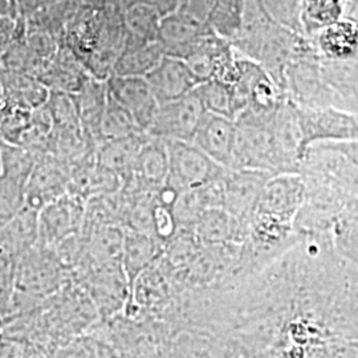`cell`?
I'll return each instance as SVG.
<instances>
[{"label":"cell","instance_id":"cell-3","mask_svg":"<svg viewBox=\"0 0 358 358\" xmlns=\"http://www.w3.org/2000/svg\"><path fill=\"white\" fill-rule=\"evenodd\" d=\"M90 294L101 320L125 312L130 299V282L121 263L83 266L71 275Z\"/></svg>","mask_w":358,"mask_h":358},{"label":"cell","instance_id":"cell-25","mask_svg":"<svg viewBox=\"0 0 358 358\" xmlns=\"http://www.w3.org/2000/svg\"><path fill=\"white\" fill-rule=\"evenodd\" d=\"M165 53L158 41L134 43L120 52L112 75L128 77H146L158 64Z\"/></svg>","mask_w":358,"mask_h":358},{"label":"cell","instance_id":"cell-4","mask_svg":"<svg viewBox=\"0 0 358 358\" xmlns=\"http://www.w3.org/2000/svg\"><path fill=\"white\" fill-rule=\"evenodd\" d=\"M71 280L50 247L36 244L16 260V289L44 301Z\"/></svg>","mask_w":358,"mask_h":358},{"label":"cell","instance_id":"cell-29","mask_svg":"<svg viewBox=\"0 0 358 358\" xmlns=\"http://www.w3.org/2000/svg\"><path fill=\"white\" fill-rule=\"evenodd\" d=\"M356 34L350 26H336L329 28L322 38L324 50L329 55L345 56L353 51L356 45Z\"/></svg>","mask_w":358,"mask_h":358},{"label":"cell","instance_id":"cell-6","mask_svg":"<svg viewBox=\"0 0 358 358\" xmlns=\"http://www.w3.org/2000/svg\"><path fill=\"white\" fill-rule=\"evenodd\" d=\"M206 113L201 100L192 90L180 99L159 103L148 133L162 140L192 142Z\"/></svg>","mask_w":358,"mask_h":358},{"label":"cell","instance_id":"cell-28","mask_svg":"<svg viewBox=\"0 0 358 358\" xmlns=\"http://www.w3.org/2000/svg\"><path fill=\"white\" fill-rule=\"evenodd\" d=\"M26 185L0 174V226L26 206Z\"/></svg>","mask_w":358,"mask_h":358},{"label":"cell","instance_id":"cell-30","mask_svg":"<svg viewBox=\"0 0 358 358\" xmlns=\"http://www.w3.org/2000/svg\"><path fill=\"white\" fill-rule=\"evenodd\" d=\"M50 358H97V344L88 334L76 337L48 353Z\"/></svg>","mask_w":358,"mask_h":358},{"label":"cell","instance_id":"cell-21","mask_svg":"<svg viewBox=\"0 0 358 358\" xmlns=\"http://www.w3.org/2000/svg\"><path fill=\"white\" fill-rule=\"evenodd\" d=\"M164 251L165 243H162L158 238L125 227L121 263L128 276L129 282L131 284L142 271L155 264L164 255Z\"/></svg>","mask_w":358,"mask_h":358},{"label":"cell","instance_id":"cell-17","mask_svg":"<svg viewBox=\"0 0 358 358\" xmlns=\"http://www.w3.org/2000/svg\"><path fill=\"white\" fill-rule=\"evenodd\" d=\"M169 279L159 260L142 271L130 284V299L125 309L127 316H133L140 310H154L162 307L170 296Z\"/></svg>","mask_w":358,"mask_h":358},{"label":"cell","instance_id":"cell-33","mask_svg":"<svg viewBox=\"0 0 358 358\" xmlns=\"http://www.w3.org/2000/svg\"><path fill=\"white\" fill-rule=\"evenodd\" d=\"M32 358H50V356H48L45 352H43V350H40V349H36Z\"/></svg>","mask_w":358,"mask_h":358},{"label":"cell","instance_id":"cell-18","mask_svg":"<svg viewBox=\"0 0 358 358\" xmlns=\"http://www.w3.org/2000/svg\"><path fill=\"white\" fill-rule=\"evenodd\" d=\"M198 242L213 244H242L248 236V224L234 217L223 207L207 210L194 227Z\"/></svg>","mask_w":358,"mask_h":358},{"label":"cell","instance_id":"cell-9","mask_svg":"<svg viewBox=\"0 0 358 358\" xmlns=\"http://www.w3.org/2000/svg\"><path fill=\"white\" fill-rule=\"evenodd\" d=\"M271 177L268 173L254 169H227L223 177V208L248 224L260 192Z\"/></svg>","mask_w":358,"mask_h":358},{"label":"cell","instance_id":"cell-5","mask_svg":"<svg viewBox=\"0 0 358 358\" xmlns=\"http://www.w3.org/2000/svg\"><path fill=\"white\" fill-rule=\"evenodd\" d=\"M166 141L169 176L166 183L182 192L224 177L227 169L219 165L192 142Z\"/></svg>","mask_w":358,"mask_h":358},{"label":"cell","instance_id":"cell-1","mask_svg":"<svg viewBox=\"0 0 358 358\" xmlns=\"http://www.w3.org/2000/svg\"><path fill=\"white\" fill-rule=\"evenodd\" d=\"M304 192L299 173L278 174L267 180L248 222V238L255 248L266 252L288 239Z\"/></svg>","mask_w":358,"mask_h":358},{"label":"cell","instance_id":"cell-15","mask_svg":"<svg viewBox=\"0 0 358 358\" xmlns=\"http://www.w3.org/2000/svg\"><path fill=\"white\" fill-rule=\"evenodd\" d=\"M122 185L124 182L120 176L99 164L94 157H92L72 169L68 192L88 202L93 198L120 192Z\"/></svg>","mask_w":358,"mask_h":358},{"label":"cell","instance_id":"cell-27","mask_svg":"<svg viewBox=\"0 0 358 358\" xmlns=\"http://www.w3.org/2000/svg\"><path fill=\"white\" fill-rule=\"evenodd\" d=\"M194 92L201 100L207 113L229 117L234 121L236 120L234 94L227 83L217 78H213L205 83H201Z\"/></svg>","mask_w":358,"mask_h":358},{"label":"cell","instance_id":"cell-11","mask_svg":"<svg viewBox=\"0 0 358 358\" xmlns=\"http://www.w3.org/2000/svg\"><path fill=\"white\" fill-rule=\"evenodd\" d=\"M106 87L109 94L115 97L148 133L159 103L146 78L110 75L106 78Z\"/></svg>","mask_w":358,"mask_h":358},{"label":"cell","instance_id":"cell-13","mask_svg":"<svg viewBox=\"0 0 358 358\" xmlns=\"http://www.w3.org/2000/svg\"><path fill=\"white\" fill-rule=\"evenodd\" d=\"M167 176L169 154L166 141L148 133L141 152L137 157L131 177L124 182L122 186L133 192L158 190L166 183Z\"/></svg>","mask_w":358,"mask_h":358},{"label":"cell","instance_id":"cell-8","mask_svg":"<svg viewBox=\"0 0 358 358\" xmlns=\"http://www.w3.org/2000/svg\"><path fill=\"white\" fill-rule=\"evenodd\" d=\"M72 169L68 162L52 154H41L27 183L26 206L40 211L66 194Z\"/></svg>","mask_w":358,"mask_h":358},{"label":"cell","instance_id":"cell-32","mask_svg":"<svg viewBox=\"0 0 358 358\" xmlns=\"http://www.w3.org/2000/svg\"><path fill=\"white\" fill-rule=\"evenodd\" d=\"M36 348L26 341L0 337V358H32Z\"/></svg>","mask_w":358,"mask_h":358},{"label":"cell","instance_id":"cell-10","mask_svg":"<svg viewBox=\"0 0 358 358\" xmlns=\"http://www.w3.org/2000/svg\"><path fill=\"white\" fill-rule=\"evenodd\" d=\"M192 143L219 165L236 166V122L229 117L206 113Z\"/></svg>","mask_w":358,"mask_h":358},{"label":"cell","instance_id":"cell-23","mask_svg":"<svg viewBox=\"0 0 358 358\" xmlns=\"http://www.w3.org/2000/svg\"><path fill=\"white\" fill-rule=\"evenodd\" d=\"M90 76L80 59L72 55H55L45 65L38 78L50 92H63L75 94Z\"/></svg>","mask_w":358,"mask_h":358},{"label":"cell","instance_id":"cell-22","mask_svg":"<svg viewBox=\"0 0 358 358\" xmlns=\"http://www.w3.org/2000/svg\"><path fill=\"white\" fill-rule=\"evenodd\" d=\"M81 235L85 239L87 254L80 267L113 264V263L122 262L124 239H125L124 226L103 224L92 229L88 232H81Z\"/></svg>","mask_w":358,"mask_h":358},{"label":"cell","instance_id":"cell-26","mask_svg":"<svg viewBox=\"0 0 358 358\" xmlns=\"http://www.w3.org/2000/svg\"><path fill=\"white\" fill-rule=\"evenodd\" d=\"M146 133L128 110L108 92V101L103 110L100 136L101 142L125 138Z\"/></svg>","mask_w":358,"mask_h":358},{"label":"cell","instance_id":"cell-2","mask_svg":"<svg viewBox=\"0 0 358 358\" xmlns=\"http://www.w3.org/2000/svg\"><path fill=\"white\" fill-rule=\"evenodd\" d=\"M273 112V110H272ZM272 112L262 113L245 109L236 122V166L254 169L271 176L299 173L289 162L272 128Z\"/></svg>","mask_w":358,"mask_h":358},{"label":"cell","instance_id":"cell-14","mask_svg":"<svg viewBox=\"0 0 358 358\" xmlns=\"http://www.w3.org/2000/svg\"><path fill=\"white\" fill-rule=\"evenodd\" d=\"M199 83L213 78L224 80L236 60V55L222 40L202 38L183 59Z\"/></svg>","mask_w":358,"mask_h":358},{"label":"cell","instance_id":"cell-19","mask_svg":"<svg viewBox=\"0 0 358 358\" xmlns=\"http://www.w3.org/2000/svg\"><path fill=\"white\" fill-rule=\"evenodd\" d=\"M38 242V211L24 206L0 226V254L19 259Z\"/></svg>","mask_w":358,"mask_h":358},{"label":"cell","instance_id":"cell-31","mask_svg":"<svg viewBox=\"0 0 358 358\" xmlns=\"http://www.w3.org/2000/svg\"><path fill=\"white\" fill-rule=\"evenodd\" d=\"M16 260L0 254V309L8 303L16 289Z\"/></svg>","mask_w":358,"mask_h":358},{"label":"cell","instance_id":"cell-12","mask_svg":"<svg viewBox=\"0 0 358 358\" xmlns=\"http://www.w3.org/2000/svg\"><path fill=\"white\" fill-rule=\"evenodd\" d=\"M145 78L153 90L158 103L180 99L192 93L201 84L183 59L166 55Z\"/></svg>","mask_w":358,"mask_h":358},{"label":"cell","instance_id":"cell-24","mask_svg":"<svg viewBox=\"0 0 358 358\" xmlns=\"http://www.w3.org/2000/svg\"><path fill=\"white\" fill-rule=\"evenodd\" d=\"M148 133L103 141L94 152V159L103 166L115 171L122 182H127L133 173L137 157L141 152L142 145Z\"/></svg>","mask_w":358,"mask_h":358},{"label":"cell","instance_id":"cell-16","mask_svg":"<svg viewBox=\"0 0 358 358\" xmlns=\"http://www.w3.org/2000/svg\"><path fill=\"white\" fill-rule=\"evenodd\" d=\"M72 96L84 134L90 143L97 148L101 143L100 127L108 101L106 80H100L90 75L83 87Z\"/></svg>","mask_w":358,"mask_h":358},{"label":"cell","instance_id":"cell-20","mask_svg":"<svg viewBox=\"0 0 358 358\" xmlns=\"http://www.w3.org/2000/svg\"><path fill=\"white\" fill-rule=\"evenodd\" d=\"M297 110L307 154L313 142L328 137L346 136L356 130V124L345 115H337L331 110H319L299 103Z\"/></svg>","mask_w":358,"mask_h":358},{"label":"cell","instance_id":"cell-7","mask_svg":"<svg viewBox=\"0 0 358 358\" xmlns=\"http://www.w3.org/2000/svg\"><path fill=\"white\" fill-rule=\"evenodd\" d=\"M87 202L66 192L38 211V244L53 247L81 232Z\"/></svg>","mask_w":358,"mask_h":358}]
</instances>
